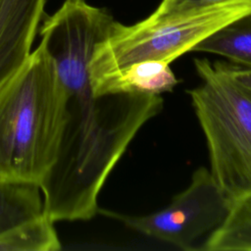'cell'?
I'll list each match as a JSON object with an SVG mask.
<instances>
[{
    "label": "cell",
    "instance_id": "cell-1",
    "mask_svg": "<svg viewBox=\"0 0 251 251\" xmlns=\"http://www.w3.org/2000/svg\"><path fill=\"white\" fill-rule=\"evenodd\" d=\"M87 53L57 57L67 92L66 122L57 159L39 184L43 214L58 221H86L98 212V195L132 139L164 106L161 95H94Z\"/></svg>",
    "mask_w": 251,
    "mask_h": 251
},
{
    "label": "cell",
    "instance_id": "cell-2",
    "mask_svg": "<svg viewBox=\"0 0 251 251\" xmlns=\"http://www.w3.org/2000/svg\"><path fill=\"white\" fill-rule=\"evenodd\" d=\"M67 92L42 42L0 88V182L40 184L55 163Z\"/></svg>",
    "mask_w": 251,
    "mask_h": 251
},
{
    "label": "cell",
    "instance_id": "cell-3",
    "mask_svg": "<svg viewBox=\"0 0 251 251\" xmlns=\"http://www.w3.org/2000/svg\"><path fill=\"white\" fill-rule=\"evenodd\" d=\"M201 83L187 90L204 132L210 172L233 202L251 192V94L223 62L194 59Z\"/></svg>",
    "mask_w": 251,
    "mask_h": 251
},
{
    "label": "cell",
    "instance_id": "cell-4",
    "mask_svg": "<svg viewBox=\"0 0 251 251\" xmlns=\"http://www.w3.org/2000/svg\"><path fill=\"white\" fill-rule=\"evenodd\" d=\"M251 14V0H228L213 7L126 25L117 21L95 47L88 64L90 83L130 64L146 60L172 63L226 24Z\"/></svg>",
    "mask_w": 251,
    "mask_h": 251
},
{
    "label": "cell",
    "instance_id": "cell-5",
    "mask_svg": "<svg viewBox=\"0 0 251 251\" xmlns=\"http://www.w3.org/2000/svg\"><path fill=\"white\" fill-rule=\"evenodd\" d=\"M231 201L206 167H199L189 185L174 196L162 210L132 216L106 212L128 228L182 250H196L194 244L219 227L226 218Z\"/></svg>",
    "mask_w": 251,
    "mask_h": 251
},
{
    "label": "cell",
    "instance_id": "cell-6",
    "mask_svg": "<svg viewBox=\"0 0 251 251\" xmlns=\"http://www.w3.org/2000/svg\"><path fill=\"white\" fill-rule=\"evenodd\" d=\"M47 0H0V88L24 66Z\"/></svg>",
    "mask_w": 251,
    "mask_h": 251
},
{
    "label": "cell",
    "instance_id": "cell-7",
    "mask_svg": "<svg viewBox=\"0 0 251 251\" xmlns=\"http://www.w3.org/2000/svg\"><path fill=\"white\" fill-rule=\"evenodd\" d=\"M171 64L162 60H146L128 65L119 72L90 83L94 95L108 93H144L161 95L172 91L178 79Z\"/></svg>",
    "mask_w": 251,
    "mask_h": 251
},
{
    "label": "cell",
    "instance_id": "cell-8",
    "mask_svg": "<svg viewBox=\"0 0 251 251\" xmlns=\"http://www.w3.org/2000/svg\"><path fill=\"white\" fill-rule=\"evenodd\" d=\"M199 250L251 251V192L231 202L225 221L209 234Z\"/></svg>",
    "mask_w": 251,
    "mask_h": 251
},
{
    "label": "cell",
    "instance_id": "cell-9",
    "mask_svg": "<svg viewBox=\"0 0 251 251\" xmlns=\"http://www.w3.org/2000/svg\"><path fill=\"white\" fill-rule=\"evenodd\" d=\"M227 58L235 65L251 68V14L222 26L192 49Z\"/></svg>",
    "mask_w": 251,
    "mask_h": 251
},
{
    "label": "cell",
    "instance_id": "cell-10",
    "mask_svg": "<svg viewBox=\"0 0 251 251\" xmlns=\"http://www.w3.org/2000/svg\"><path fill=\"white\" fill-rule=\"evenodd\" d=\"M43 214L40 186L32 182H0V234Z\"/></svg>",
    "mask_w": 251,
    "mask_h": 251
},
{
    "label": "cell",
    "instance_id": "cell-11",
    "mask_svg": "<svg viewBox=\"0 0 251 251\" xmlns=\"http://www.w3.org/2000/svg\"><path fill=\"white\" fill-rule=\"evenodd\" d=\"M61 247L54 222L44 214L0 234V251H57Z\"/></svg>",
    "mask_w": 251,
    "mask_h": 251
},
{
    "label": "cell",
    "instance_id": "cell-12",
    "mask_svg": "<svg viewBox=\"0 0 251 251\" xmlns=\"http://www.w3.org/2000/svg\"><path fill=\"white\" fill-rule=\"evenodd\" d=\"M226 1L228 0H162L157 9L147 18L161 20L204 10Z\"/></svg>",
    "mask_w": 251,
    "mask_h": 251
},
{
    "label": "cell",
    "instance_id": "cell-13",
    "mask_svg": "<svg viewBox=\"0 0 251 251\" xmlns=\"http://www.w3.org/2000/svg\"><path fill=\"white\" fill-rule=\"evenodd\" d=\"M228 75L240 84L248 93L251 94V68H246L238 65L223 63Z\"/></svg>",
    "mask_w": 251,
    "mask_h": 251
}]
</instances>
